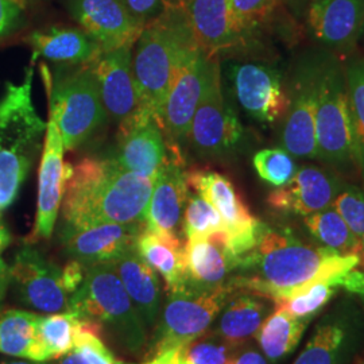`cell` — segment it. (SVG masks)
<instances>
[{
	"label": "cell",
	"instance_id": "obj_25",
	"mask_svg": "<svg viewBox=\"0 0 364 364\" xmlns=\"http://www.w3.org/2000/svg\"><path fill=\"white\" fill-rule=\"evenodd\" d=\"M185 263L186 281L201 287L227 284L237 269V258L228 247L225 231L207 237L186 239Z\"/></svg>",
	"mask_w": 364,
	"mask_h": 364
},
{
	"label": "cell",
	"instance_id": "obj_9",
	"mask_svg": "<svg viewBox=\"0 0 364 364\" xmlns=\"http://www.w3.org/2000/svg\"><path fill=\"white\" fill-rule=\"evenodd\" d=\"M246 129L223 85L221 61L209 57L204 88L192 119L188 144L196 156L220 161L246 144Z\"/></svg>",
	"mask_w": 364,
	"mask_h": 364
},
{
	"label": "cell",
	"instance_id": "obj_26",
	"mask_svg": "<svg viewBox=\"0 0 364 364\" xmlns=\"http://www.w3.org/2000/svg\"><path fill=\"white\" fill-rule=\"evenodd\" d=\"M26 42L37 57L69 66L95 64L105 52L80 27H43L31 31L27 36Z\"/></svg>",
	"mask_w": 364,
	"mask_h": 364
},
{
	"label": "cell",
	"instance_id": "obj_37",
	"mask_svg": "<svg viewBox=\"0 0 364 364\" xmlns=\"http://www.w3.org/2000/svg\"><path fill=\"white\" fill-rule=\"evenodd\" d=\"M182 231L186 239L207 237L225 231L220 213L197 193H189L182 215Z\"/></svg>",
	"mask_w": 364,
	"mask_h": 364
},
{
	"label": "cell",
	"instance_id": "obj_19",
	"mask_svg": "<svg viewBox=\"0 0 364 364\" xmlns=\"http://www.w3.org/2000/svg\"><path fill=\"white\" fill-rule=\"evenodd\" d=\"M117 142L114 159L120 168L156 180L168 154V139L151 109L139 105L132 115L122 120Z\"/></svg>",
	"mask_w": 364,
	"mask_h": 364
},
{
	"label": "cell",
	"instance_id": "obj_14",
	"mask_svg": "<svg viewBox=\"0 0 364 364\" xmlns=\"http://www.w3.org/2000/svg\"><path fill=\"white\" fill-rule=\"evenodd\" d=\"M186 181L195 193L220 213L228 247L239 260L257 245L263 221L251 213L234 182L227 176L213 170H186Z\"/></svg>",
	"mask_w": 364,
	"mask_h": 364
},
{
	"label": "cell",
	"instance_id": "obj_24",
	"mask_svg": "<svg viewBox=\"0 0 364 364\" xmlns=\"http://www.w3.org/2000/svg\"><path fill=\"white\" fill-rule=\"evenodd\" d=\"M132 45L103 52L93 64L102 102L108 119L120 123L139 108L132 72Z\"/></svg>",
	"mask_w": 364,
	"mask_h": 364
},
{
	"label": "cell",
	"instance_id": "obj_48",
	"mask_svg": "<svg viewBox=\"0 0 364 364\" xmlns=\"http://www.w3.org/2000/svg\"><path fill=\"white\" fill-rule=\"evenodd\" d=\"M10 289V264L0 258V309Z\"/></svg>",
	"mask_w": 364,
	"mask_h": 364
},
{
	"label": "cell",
	"instance_id": "obj_47",
	"mask_svg": "<svg viewBox=\"0 0 364 364\" xmlns=\"http://www.w3.org/2000/svg\"><path fill=\"white\" fill-rule=\"evenodd\" d=\"M312 0H284V4L287 7V13L290 14V16L301 25L304 22L305 14L309 7V3Z\"/></svg>",
	"mask_w": 364,
	"mask_h": 364
},
{
	"label": "cell",
	"instance_id": "obj_49",
	"mask_svg": "<svg viewBox=\"0 0 364 364\" xmlns=\"http://www.w3.org/2000/svg\"><path fill=\"white\" fill-rule=\"evenodd\" d=\"M10 243H11V234L6 227V224L0 220V254L10 246Z\"/></svg>",
	"mask_w": 364,
	"mask_h": 364
},
{
	"label": "cell",
	"instance_id": "obj_13",
	"mask_svg": "<svg viewBox=\"0 0 364 364\" xmlns=\"http://www.w3.org/2000/svg\"><path fill=\"white\" fill-rule=\"evenodd\" d=\"M185 10L201 49L219 60L246 58L264 50L240 26L230 0H186Z\"/></svg>",
	"mask_w": 364,
	"mask_h": 364
},
{
	"label": "cell",
	"instance_id": "obj_51",
	"mask_svg": "<svg viewBox=\"0 0 364 364\" xmlns=\"http://www.w3.org/2000/svg\"><path fill=\"white\" fill-rule=\"evenodd\" d=\"M0 364H48V362H30V360H0Z\"/></svg>",
	"mask_w": 364,
	"mask_h": 364
},
{
	"label": "cell",
	"instance_id": "obj_7",
	"mask_svg": "<svg viewBox=\"0 0 364 364\" xmlns=\"http://www.w3.org/2000/svg\"><path fill=\"white\" fill-rule=\"evenodd\" d=\"M317 159L343 177L356 174L344 58L324 50L316 112Z\"/></svg>",
	"mask_w": 364,
	"mask_h": 364
},
{
	"label": "cell",
	"instance_id": "obj_28",
	"mask_svg": "<svg viewBox=\"0 0 364 364\" xmlns=\"http://www.w3.org/2000/svg\"><path fill=\"white\" fill-rule=\"evenodd\" d=\"M273 311L272 299L237 291L221 309L212 332L235 347H242L248 338L255 336L262 323Z\"/></svg>",
	"mask_w": 364,
	"mask_h": 364
},
{
	"label": "cell",
	"instance_id": "obj_5",
	"mask_svg": "<svg viewBox=\"0 0 364 364\" xmlns=\"http://www.w3.org/2000/svg\"><path fill=\"white\" fill-rule=\"evenodd\" d=\"M68 312L107 329L117 343L139 353L147 341V329L112 264L85 266V279L69 297Z\"/></svg>",
	"mask_w": 364,
	"mask_h": 364
},
{
	"label": "cell",
	"instance_id": "obj_42",
	"mask_svg": "<svg viewBox=\"0 0 364 364\" xmlns=\"http://www.w3.org/2000/svg\"><path fill=\"white\" fill-rule=\"evenodd\" d=\"M41 0H0V45L26 25Z\"/></svg>",
	"mask_w": 364,
	"mask_h": 364
},
{
	"label": "cell",
	"instance_id": "obj_12",
	"mask_svg": "<svg viewBox=\"0 0 364 364\" xmlns=\"http://www.w3.org/2000/svg\"><path fill=\"white\" fill-rule=\"evenodd\" d=\"M363 348V308L346 297L323 314L293 364H352Z\"/></svg>",
	"mask_w": 364,
	"mask_h": 364
},
{
	"label": "cell",
	"instance_id": "obj_34",
	"mask_svg": "<svg viewBox=\"0 0 364 364\" xmlns=\"http://www.w3.org/2000/svg\"><path fill=\"white\" fill-rule=\"evenodd\" d=\"M344 68L356 176H359L364 186V55L353 53L346 57Z\"/></svg>",
	"mask_w": 364,
	"mask_h": 364
},
{
	"label": "cell",
	"instance_id": "obj_52",
	"mask_svg": "<svg viewBox=\"0 0 364 364\" xmlns=\"http://www.w3.org/2000/svg\"><path fill=\"white\" fill-rule=\"evenodd\" d=\"M174 3H177V4H180V6H185V3H186V0H173Z\"/></svg>",
	"mask_w": 364,
	"mask_h": 364
},
{
	"label": "cell",
	"instance_id": "obj_2",
	"mask_svg": "<svg viewBox=\"0 0 364 364\" xmlns=\"http://www.w3.org/2000/svg\"><path fill=\"white\" fill-rule=\"evenodd\" d=\"M154 180L120 168L114 158L73 166L61 205L63 225L144 223Z\"/></svg>",
	"mask_w": 364,
	"mask_h": 364
},
{
	"label": "cell",
	"instance_id": "obj_6",
	"mask_svg": "<svg viewBox=\"0 0 364 364\" xmlns=\"http://www.w3.org/2000/svg\"><path fill=\"white\" fill-rule=\"evenodd\" d=\"M49 92V114L61 132L68 151L95 136L108 120L99 84L91 65H65L52 78L42 65Z\"/></svg>",
	"mask_w": 364,
	"mask_h": 364
},
{
	"label": "cell",
	"instance_id": "obj_44",
	"mask_svg": "<svg viewBox=\"0 0 364 364\" xmlns=\"http://www.w3.org/2000/svg\"><path fill=\"white\" fill-rule=\"evenodd\" d=\"M328 282L336 287H343L346 291L356 294V296H364V272L352 269L348 272L333 275L328 278Z\"/></svg>",
	"mask_w": 364,
	"mask_h": 364
},
{
	"label": "cell",
	"instance_id": "obj_40",
	"mask_svg": "<svg viewBox=\"0 0 364 364\" xmlns=\"http://www.w3.org/2000/svg\"><path fill=\"white\" fill-rule=\"evenodd\" d=\"M338 215L347 223L352 232L360 240L364 248V191L363 188L347 182L338 193L333 205Z\"/></svg>",
	"mask_w": 364,
	"mask_h": 364
},
{
	"label": "cell",
	"instance_id": "obj_54",
	"mask_svg": "<svg viewBox=\"0 0 364 364\" xmlns=\"http://www.w3.org/2000/svg\"><path fill=\"white\" fill-rule=\"evenodd\" d=\"M360 41H363V42H364V26H363V31H362V38H360Z\"/></svg>",
	"mask_w": 364,
	"mask_h": 364
},
{
	"label": "cell",
	"instance_id": "obj_39",
	"mask_svg": "<svg viewBox=\"0 0 364 364\" xmlns=\"http://www.w3.org/2000/svg\"><path fill=\"white\" fill-rule=\"evenodd\" d=\"M338 287H333L328 279L316 284L305 291L296 294L290 299H278L274 302L275 309H281L294 317H314L321 312L329 301L338 293Z\"/></svg>",
	"mask_w": 364,
	"mask_h": 364
},
{
	"label": "cell",
	"instance_id": "obj_22",
	"mask_svg": "<svg viewBox=\"0 0 364 364\" xmlns=\"http://www.w3.org/2000/svg\"><path fill=\"white\" fill-rule=\"evenodd\" d=\"M189 197L181 149L168 142V154L156 173L144 215V228L162 235H178L183 209Z\"/></svg>",
	"mask_w": 364,
	"mask_h": 364
},
{
	"label": "cell",
	"instance_id": "obj_46",
	"mask_svg": "<svg viewBox=\"0 0 364 364\" xmlns=\"http://www.w3.org/2000/svg\"><path fill=\"white\" fill-rule=\"evenodd\" d=\"M228 364H269L267 359L255 348H239Z\"/></svg>",
	"mask_w": 364,
	"mask_h": 364
},
{
	"label": "cell",
	"instance_id": "obj_56",
	"mask_svg": "<svg viewBox=\"0 0 364 364\" xmlns=\"http://www.w3.org/2000/svg\"><path fill=\"white\" fill-rule=\"evenodd\" d=\"M48 364H50V363H48Z\"/></svg>",
	"mask_w": 364,
	"mask_h": 364
},
{
	"label": "cell",
	"instance_id": "obj_43",
	"mask_svg": "<svg viewBox=\"0 0 364 364\" xmlns=\"http://www.w3.org/2000/svg\"><path fill=\"white\" fill-rule=\"evenodd\" d=\"M132 18L144 27L164 13L173 0H122Z\"/></svg>",
	"mask_w": 364,
	"mask_h": 364
},
{
	"label": "cell",
	"instance_id": "obj_33",
	"mask_svg": "<svg viewBox=\"0 0 364 364\" xmlns=\"http://www.w3.org/2000/svg\"><path fill=\"white\" fill-rule=\"evenodd\" d=\"M306 231L323 247L343 257H358L359 267L364 269V248L347 223L333 207L302 218Z\"/></svg>",
	"mask_w": 364,
	"mask_h": 364
},
{
	"label": "cell",
	"instance_id": "obj_30",
	"mask_svg": "<svg viewBox=\"0 0 364 364\" xmlns=\"http://www.w3.org/2000/svg\"><path fill=\"white\" fill-rule=\"evenodd\" d=\"M41 314L19 309L0 312V353L30 362H49L39 332Z\"/></svg>",
	"mask_w": 364,
	"mask_h": 364
},
{
	"label": "cell",
	"instance_id": "obj_38",
	"mask_svg": "<svg viewBox=\"0 0 364 364\" xmlns=\"http://www.w3.org/2000/svg\"><path fill=\"white\" fill-rule=\"evenodd\" d=\"M252 165L260 180L274 188L287 183L299 170L294 156H290L282 147L260 150L252 158Z\"/></svg>",
	"mask_w": 364,
	"mask_h": 364
},
{
	"label": "cell",
	"instance_id": "obj_27",
	"mask_svg": "<svg viewBox=\"0 0 364 364\" xmlns=\"http://www.w3.org/2000/svg\"><path fill=\"white\" fill-rule=\"evenodd\" d=\"M146 329L156 328L162 305V287L156 270L138 254L136 248L112 263Z\"/></svg>",
	"mask_w": 364,
	"mask_h": 364
},
{
	"label": "cell",
	"instance_id": "obj_55",
	"mask_svg": "<svg viewBox=\"0 0 364 364\" xmlns=\"http://www.w3.org/2000/svg\"><path fill=\"white\" fill-rule=\"evenodd\" d=\"M358 364H364V362L363 360H359V362H358Z\"/></svg>",
	"mask_w": 364,
	"mask_h": 364
},
{
	"label": "cell",
	"instance_id": "obj_53",
	"mask_svg": "<svg viewBox=\"0 0 364 364\" xmlns=\"http://www.w3.org/2000/svg\"><path fill=\"white\" fill-rule=\"evenodd\" d=\"M359 304L362 305V308H363L364 311V296H360V297H359Z\"/></svg>",
	"mask_w": 364,
	"mask_h": 364
},
{
	"label": "cell",
	"instance_id": "obj_32",
	"mask_svg": "<svg viewBox=\"0 0 364 364\" xmlns=\"http://www.w3.org/2000/svg\"><path fill=\"white\" fill-rule=\"evenodd\" d=\"M314 317H294L281 309H275L262 323L255 338L267 362L279 363L299 347L308 326Z\"/></svg>",
	"mask_w": 364,
	"mask_h": 364
},
{
	"label": "cell",
	"instance_id": "obj_4",
	"mask_svg": "<svg viewBox=\"0 0 364 364\" xmlns=\"http://www.w3.org/2000/svg\"><path fill=\"white\" fill-rule=\"evenodd\" d=\"M21 84L7 82L0 97V212L11 207L42 150L48 123L33 105L34 64Z\"/></svg>",
	"mask_w": 364,
	"mask_h": 364
},
{
	"label": "cell",
	"instance_id": "obj_11",
	"mask_svg": "<svg viewBox=\"0 0 364 364\" xmlns=\"http://www.w3.org/2000/svg\"><path fill=\"white\" fill-rule=\"evenodd\" d=\"M227 60L230 95L254 122L272 127L281 124L289 107V82L284 70L260 60Z\"/></svg>",
	"mask_w": 364,
	"mask_h": 364
},
{
	"label": "cell",
	"instance_id": "obj_15",
	"mask_svg": "<svg viewBox=\"0 0 364 364\" xmlns=\"http://www.w3.org/2000/svg\"><path fill=\"white\" fill-rule=\"evenodd\" d=\"M10 287L16 301L33 311L68 312L69 296L63 285L61 269L31 245H25L10 264Z\"/></svg>",
	"mask_w": 364,
	"mask_h": 364
},
{
	"label": "cell",
	"instance_id": "obj_21",
	"mask_svg": "<svg viewBox=\"0 0 364 364\" xmlns=\"http://www.w3.org/2000/svg\"><path fill=\"white\" fill-rule=\"evenodd\" d=\"M144 228V223L61 225L60 240L66 255L84 266L112 264L135 248L136 239Z\"/></svg>",
	"mask_w": 364,
	"mask_h": 364
},
{
	"label": "cell",
	"instance_id": "obj_10",
	"mask_svg": "<svg viewBox=\"0 0 364 364\" xmlns=\"http://www.w3.org/2000/svg\"><path fill=\"white\" fill-rule=\"evenodd\" d=\"M324 49L301 53L291 66L289 82V107L279 131V144L290 156L317 159L316 112Z\"/></svg>",
	"mask_w": 364,
	"mask_h": 364
},
{
	"label": "cell",
	"instance_id": "obj_41",
	"mask_svg": "<svg viewBox=\"0 0 364 364\" xmlns=\"http://www.w3.org/2000/svg\"><path fill=\"white\" fill-rule=\"evenodd\" d=\"M102 329L84 320V324L76 332L73 351L85 364H117L114 353L107 348L100 338Z\"/></svg>",
	"mask_w": 364,
	"mask_h": 364
},
{
	"label": "cell",
	"instance_id": "obj_17",
	"mask_svg": "<svg viewBox=\"0 0 364 364\" xmlns=\"http://www.w3.org/2000/svg\"><path fill=\"white\" fill-rule=\"evenodd\" d=\"M65 147L61 132L49 117L42 146L38 173L37 213L33 232L26 239L27 245L50 239L63 205L66 183L70 178L73 165L64 162Z\"/></svg>",
	"mask_w": 364,
	"mask_h": 364
},
{
	"label": "cell",
	"instance_id": "obj_50",
	"mask_svg": "<svg viewBox=\"0 0 364 364\" xmlns=\"http://www.w3.org/2000/svg\"><path fill=\"white\" fill-rule=\"evenodd\" d=\"M60 362L57 364H85V362L78 356L75 351L66 353L65 356H63L61 359H58Z\"/></svg>",
	"mask_w": 364,
	"mask_h": 364
},
{
	"label": "cell",
	"instance_id": "obj_18",
	"mask_svg": "<svg viewBox=\"0 0 364 364\" xmlns=\"http://www.w3.org/2000/svg\"><path fill=\"white\" fill-rule=\"evenodd\" d=\"M344 178L326 165L306 164L290 181L269 193L267 205L285 216L305 218L332 207L348 182Z\"/></svg>",
	"mask_w": 364,
	"mask_h": 364
},
{
	"label": "cell",
	"instance_id": "obj_1",
	"mask_svg": "<svg viewBox=\"0 0 364 364\" xmlns=\"http://www.w3.org/2000/svg\"><path fill=\"white\" fill-rule=\"evenodd\" d=\"M358 257H343L309 243L285 225L263 223L258 242L237 260L227 281L239 291L264 299H290L328 278L359 267Z\"/></svg>",
	"mask_w": 364,
	"mask_h": 364
},
{
	"label": "cell",
	"instance_id": "obj_45",
	"mask_svg": "<svg viewBox=\"0 0 364 364\" xmlns=\"http://www.w3.org/2000/svg\"><path fill=\"white\" fill-rule=\"evenodd\" d=\"M61 277L64 289L70 297L73 293L77 291L85 279V266L77 260L70 259L61 270Z\"/></svg>",
	"mask_w": 364,
	"mask_h": 364
},
{
	"label": "cell",
	"instance_id": "obj_29",
	"mask_svg": "<svg viewBox=\"0 0 364 364\" xmlns=\"http://www.w3.org/2000/svg\"><path fill=\"white\" fill-rule=\"evenodd\" d=\"M235 15L251 38L264 43L269 34L293 42L299 23L287 13L284 0H230Z\"/></svg>",
	"mask_w": 364,
	"mask_h": 364
},
{
	"label": "cell",
	"instance_id": "obj_8",
	"mask_svg": "<svg viewBox=\"0 0 364 364\" xmlns=\"http://www.w3.org/2000/svg\"><path fill=\"white\" fill-rule=\"evenodd\" d=\"M237 291L228 282L201 287L188 281L168 290V301L159 314L147 358H156L208 332L224 305Z\"/></svg>",
	"mask_w": 364,
	"mask_h": 364
},
{
	"label": "cell",
	"instance_id": "obj_36",
	"mask_svg": "<svg viewBox=\"0 0 364 364\" xmlns=\"http://www.w3.org/2000/svg\"><path fill=\"white\" fill-rule=\"evenodd\" d=\"M84 320L76 313H49L41 316L39 332L50 360H58L75 348L76 332Z\"/></svg>",
	"mask_w": 364,
	"mask_h": 364
},
{
	"label": "cell",
	"instance_id": "obj_31",
	"mask_svg": "<svg viewBox=\"0 0 364 364\" xmlns=\"http://www.w3.org/2000/svg\"><path fill=\"white\" fill-rule=\"evenodd\" d=\"M135 248L164 278L166 290L186 282L185 243H182L178 235L156 234L144 228L136 239Z\"/></svg>",
	"mask_w": 364,
	"mask_h": 364
},
{
	"label": "cell",
	"instance_id": "obj_3",
	"mask_svg": "<svg viewBox=\"0 0 364 364\" xmlns=\"http://www.w3.org/2000/svg\"><path fill=\"white\" fill-rule=\"evenodd\" d=\"M132 52L139 105L156 114L161 126L170 84L188 53L198 45L183 6L171 3L142 28Z\"/></svg>",
	"mask_w": 364,
	"mask_h": 364
},
{
	"label": "cell",
	"instance_id": "obj_20",
	"mask_svg": "<svg viewBox=\"0 0 364 364\" xmlns=\"http://www.w3.org/2000/svg\"><path fill=\"white\" fill-rule=\"evenodd\" d=\"M209 57L197 46L177 68L164 107L162 129L168 142L181 149L188 144L192 119L200 102Z\"/></svg>",
	"mask_w": 364,
	"mask_h": 364
},
{
	"label": "cell",
	"instance_id": "obj_23",
	"mask_svg": "<svg viewBox=\"0 0 364 364\" xmlns=\"http://www.w3.org/2000/svg\"><path fill=\"white\" fill-rule=\"evenodd\" d=\"M66 13L105 52L135 45L144 27L122 0H63Z\"/></svg>",
	"mask_w": 364,
	"mask_h": 364
},
{
	"label": "cell",
	"instance_id": "obj_35",
	"mask_svg": "<svg viewBox=\"0 0 364 364\" xmlns=\"http://www.w3.org/2000/svg\"><path fill=\"white\" fill-rule=\"evenodd\" d=\"M239 348L208 331L162 355H166L171 364H228Z\"/></svg>",
	"mask_w": 364,
	"mask_h": 364
},
{
	"label": "cell",
	"instance_id": "obj_16",
	"mask_svg": "<svg viewBox=\"0 0 364 364\" xmlns=\"http://www.w3.org/2000/svg\"><path fill=\"white\" fill-rule=\"evenodd\" d=\"M302 26L317 48L346 58L362 38L364 0H312Z\"/></svg>",
	"mask_w": 364,
	"mask_h": 364
}]
</instances>
